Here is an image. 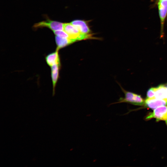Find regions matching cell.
<instances>
[{
  "label": "cell",
  "instance_id": "6da1fadb",
  "mask_svg": "<svg viewBox=\"0 0 167 167\" xmlns=\"http://www.w3.org/2000/svg\"><path fill=\"white\" fill-rule=\"evenodd\" d=\"M63 30L68 34L69 38L74 42L77 41L94 38L91 34L85 35L81 33L79 29L71 23H64Z\"/></svg>",
  "mask_w": 167,
  "mask_h": 167
},
{
  "label": "cell",
  "instance_id": "7a4b0ae2",
  "mask_svg": "<svg viewBox=\"0 0 167 167\" xmlns=\"http://www.w3.org/2000/svg\"><path fill=\"white\" fill-rule=\"evenodd\" d=\"M122 88L125 94L124 97H121L118 101L113 103L110 105L123 102L128 103L135 105H144L145 101L140 95L126 91Z\"/></svg>",
  "mask_w": 167,
  "mask_h": 167
},
{
  "label": "cell",
  "instance_id": "3957f363",
  "mask_svg": "<svg viewBox=\"0 0 167 167\" xmlns=\"http://www.w3.org/2000/svg\"><path fill=\"white\" fill-rule=\"evenodd\" d=\"M64 23L50 19L46 18V20L35 24L33 26L34 29L39 28H47L53 32L54 31L63 30Z\"/></svg>",
  "mask_w": 167,
  "mask_h": 167
},
{
  "label": "cell",
  "instance_id": "277c9868",
  "mask_svg": "<svg viewBox=\"0 0 167 167\" xmlns=\"http://www.w3.org/2000/svg\"><path fill=\"white\" fill-rule=\"evenodd\" d=\"M152 118L156 119L157 121H164L167 125V106H162L156 108L153 112L148 113L146 119L148 120Z\"/></svg>",
  "mask_w": 167,
  "mask_h": 167
},
{
  "label": "cell",
  "instance_id": "5b68a950",
  "mask_svg": "<svg viewBox=\"0 0 167 167\" xmlns=\"http://www.w3.org/2000/svg\"><path fill=\"white\" fill-rule=\"evenodd\" d=\"M158 7L161 22V36H164V27L167 16V0H162L158 2Z\"/></svg>",
  "mask_w": 167,
  "mask_h": 167
},
{
  "label": "cell",
  "instance_id": "8992f818",
  "mask_svg": "<svg viewBox=\"0 0 167 167\" xmlns=\"http://www.w3.org/2000/svg\"><path fill=\"white\" fill-rule=\"evenodd\" d=\"M146 106L153 109L158 107L167 105V99H160L155 98H147L145 101Z\"/></svg>",
  "mask_w": 167,
  "mask_h": 167
},
{
  "label": "cell",
  "instance_id": "52a82bcc",
  "mask_svg": "<svg viewBox=\"0 0 167 167\" xmlns=\"http://www.w3.org/2000/svg\"><path fill=\"white\" fill-rule=\"evenodd\" d=\"M50 67L51 75L53 85V95H54L55 93V87L59 78L61 63L54 65Z\"/></svg>",
  "mask_w": 167,
  "mask_h": 167
},
{
  "label": "cell",
  "instance_id": "ba28073f",
  "mask_svg": "<svg viewBox=\"0 0 167 167\" xmlns=\"http://www.w3.org/2000/svg\"><path fill=\"white\" fill-rule=\"evenodd\" d=\"M59 50L56 49L55 51L48 54L45 57L46 62L50 67L56 64L61 63Z\"/></svg>",
  "mask_w": 167,
  "mask_h": 167
},
{
  "label": "cell",
  "instance_id": "9c48e42d",
  "mask_svg": "<svg viewBox=\"0 0 167 167\" xmlns=\"http://www.w3.org/2000/svg\"><path fill=\"white\" fill-rule=\"evenodd\" d=\"M71 23L77 27L81 33L85 35L91 34V30L85 21L76 20L73 21Z\"/></svg>",
  "mask_w": 167,
  "mask_h": 167
},
{
  "label": "cell",
  "instance_id": "30bf717a",
  "mask_svg": "<svg viewBox=\"0 0 167 167\" xmlns=\"http://www.w3.org/2000/svg\"><path fill=\"white\" fill-rule=\"evenodd\" d=\"M155 96L154 98L158 99H167V83L154 87Z\"/></svg>",
  "mask_w": 167,
  "mask_h": 167
},
{
  "label": "cell",
  "instance_id": "8fae6325",
  "mask_svg": "<svg viewBox=\"0 0 167 167\" xmlns=\"http://www.w3.org/2000/svg\"><path fill=\"white\" fill-rule=\"evenodd\" d=\"M55 38L57 45L56 49L58 50L74 42L69 38H62L56 36H55Z\"/></svg>",
  "mask_w": 167,
  "mask_h": 167
},
{
  "label": "cell",
  "instance_id": "7c38bea8",
  "mask_svg": "<svg viewBox=\"0 0 167 167\" xmlns=\"http://www.w3.org/2000/svg\"><path fill=\"white\" fill-rule=\"evenodd\" d=\"M53 32L55 36L62 38H69L68 34L63 30L54 31Z\"/></svg>",
  "mask_w": 167,
  "mask_h": 167
},
{
  "label": "cell",
  "instance_id": "4fadbf2b",
  "mask_svg": "<svg viewBox=\"0 0 167 167\" xmlns=\"http://www.w3.org/2000/svg\"><path fill=\"white\" fill-rule=\"evenodd\" d=\"M155 96L154 88V87L151 88H149L147 92V98H154Z\"/></svg>",
  "mask_w": 167,
  "mask_h": 167
},
{
  "label": "cell",
  "instance_id": "5bb4252c",
  "mask_svg": "<svg viewBox=\"0 0 167 167\" xmlns=\"http://www.w3.org/2000/svg\"><path fill=\"white\" fill-rule=\"evenodd\" d=\"M158 0V1H161V0Z\"/></svg>",
  "mask_w": 167,
  "mask_h": 167
}]
</instances>
